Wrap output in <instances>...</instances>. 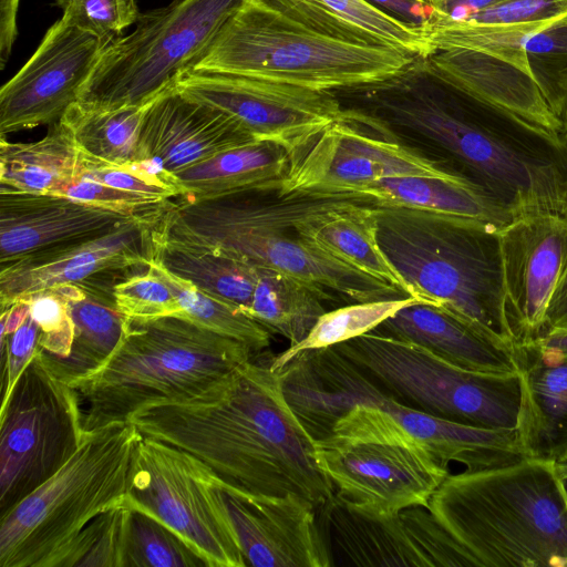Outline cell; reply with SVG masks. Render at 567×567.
Wrapping results in <instances>:
<instances>
[{
    "instance_id": "cell-32",
    "label": "cell",
    "mask_w": 567,
    "mask_h": 567,
    "mask_svg": "<svg viewBox=\"0 0 567 567\" xmlns=\"http://www.w3.org/2000/svg\"><path fill=\"white\" fill-rule=\"evenodd\" d=\"M375 208L367 204L334 210L303 223L298 233L327 255L408 297L404 284L380 247Z\"/></svg>"
},
{
    "instance_id": "cell-22",
    "label": "cell",
    "mask_w": 567,
    "mask_h": 567,
    "mask_svg": "<svg viewBox=\"0 0 567 567\" xmlns=\"http://www.w3.org/2000/svg\"><path fill=\"white\" fill-rule=\"evenodd\" d=\"M255 141L234 117L174 86L148 104L135 162L175 182L179 172Z\"/></svg>"
},
{
    "instance_id": "cell-2",
    "label": "cell",
    "mask_w": 567,
    "mask_h": 567,
    "mask_svg": "<svg viewBox=\"0 0 567 567\" xmlns=\"http://www.w3.org/2000/svg\"><path fill=\"white\" fill-rule=\"evenodd\" d=\"M128 422L184 450L225 483L261 495L296 494L323 508L334 496L315 439L284 393L278 371L255 358L189 400L146 405Z\"/></svg>"
},
{
    "instance_id": "cell-42",
    "label": "cell",
    "mask_w": 567,
    "mask_h": 567,
    "mask_svg": "<svg viewBox=\"0 0 567 567\" xmlns=\"http://www.w3.org/2000/svg\"><path fill=\"white\" fill-rule=\"evenodd\" d=\"M21 299L28 301L30 315L40 327L38 347L52 358H66L73 344L74 326L63 297L52 287Z\"/></svg>"
},
{
    "instance_id": "cell-10",
    "label": "cell",
    "mask_w": 567,
    "mask_h": 567,
    "mask_svg": "<svg viewBox=\"0 0 567 567\" xmlns=\"http://www.w3.org/2000/svg\"><path fill=\"white\" fill-rule=\"evenodd\" d=\"M319 467L334 496L361 515L386 518L429 501L450 474L420 440L384 410L352 406L315 440Z\"/></svg>"
},
{
    "instance_id": "cell-5",
    "label": "cell",
    "mask_w": 567,
    "mask_h": 567,
    "mask_svg": "<svg viewBox=\"0 0 567 567\" xmlns=\"http://www.w3.org/2000/svg\"><path fill=\"white\" fill-rule=\"evenodd\" d=\"M255 354L244 342L184 317H125L106 362L68 384L79 396L83 430L91 431L128 421L150 404L198 396Z\"/></svg>"
},
{
    "instance_id": "cell-47",
    "label": "cell",
    "mask_w": 567,
    "mask_h": 567,
    "mask_svg": "<svg viewBox=\"0 0 567 567\" xmlns=\"http://www.w3.org/2000/svg\"><path fill=\"white\" fill-rule=\"evenodd\" d=\"M39 334L40 327L29 313L23 323L14 332L8 334L1 343V353L7 360L3 368L1 405L7 402L23 369L33 358L38 349Z\"/></svg>"
},
{
    "instance_id": "cell-29",
    "label": "cell",
    "mask_w": 567,
    "mask_h": 567,
    "mask_svg": "<svg viewBox=\"0 0 567 567\" xmlns=\"http://www.w3.org/2000/svg\"><path fill=\"white\" fill-rule=\"evenodd\" d=\"M94 167L61 121L37 142L11 143L0 137V188L56 195Z\"/></svg>"
},
{
    "instance_id": "cell-55",
    "label": "cell",
    "mask_w": 567,
    "mask_h": 567,
    "mask_svg": "<svg viewBox=\"0 0 567 567\" xmlns=\"http://www.w3.org/2000/svg\"><path fill=\"white\" fill-rule=\"evenodd\" d=\"M563 1H566V2H567V0H563Z\"/></svg>"
},
{
    "instance_id": "cell-18",
    "label": "cell",
    "mask_w": 567,
    "mask_h": 567,
    "mask_svg": "<svg viewBox=\"0 0 567 567\" xmlns=\"http://www.w3.org/2000/svg\"><path fill=\"white\" fill-rule=\"evenodd\" d=\"M166 209L136 218L102 236L42 250L0 267L1 310L25 296L59 285L105 272L148 269L164 236Z\"/></svg>"
},
{
    "instance_id": "cell-6",
    "label": "cell",
    "mask_w": 567,
    "mask_h": 567,
    "mask_svg": "<svg viewBox=\"0 0 567 567\" xmlns=\"http://www.w3.org/2000/svg\"><path fill=\"white\" fill-rule=\"evenodd\" d=\"M380 247L408 297L447 309L516 344L505 312L498 227L405 208H375Z\"/></svg>"
},
{
    "instance_id": "cell-4",
    "label": "cell",
    "mask_w": 567,
    "mask_h": 567,
    "mask_svg": "<svg viewBox=\"0 0 567 567\" xmlns=\"http://www.w3.org/2000/svg\"><path fill=\"white\" fill-rule=\"evenodd\" d=\"M427 509L477 567H567V489L554 461L449 474Z\"/></svg>"
},
{
    "instance_id": "cell-13",
    "label": "cell",
    "mask_w": 567,
    "mask_h": 567,
    "mask_svg": "<svg viewBox=\"0 0 567 567\" xmlns=\"http://www.w3.org/2000/svg\"><path fill=\"white\" fill-rule=\"evenodd\" d=\"M84 432L75 390L38 347L0 409V517L69 461Z\"/></svg>"
},
{
    "instance_id": "cell-8",
    "label": "cell",
    "mask_w": 567,
    "mask_h": 567,
    "mask_svg": "<svg viewBox=\"0 0 567 567\" xmlns=\"http://www.w3.org/2000/svg\"><path fill=\"white\" fill-rule=\"evenodd\" d=\"M278 372L288 403L315 440L329 436L352 406L365 404L388 412L445 465L454 461L478 471L526 457L516 429L476 427L411 408L334 347L302 351Z\"/></svg>"
},
{
    "instance_id": "cell-53",
    "label": "cell",
    "mask_w": 567,
    "mask_h": 567,
    "mask_svg": "<svg viewBox=\"0 0 567 567\" xmlns=\"http://www.w3.org/2000/svg\"><path fill=\"white\" fill-rule=\"evenodd\" d=\"M556 470L567 489V450L555 461Z\"/></svg>"
},
{
    "instance_id": "cell-34",
    "label": "cell",
    "mask_w": 567,
    "mask_h": 567,
    "mask_svg": "<svg viewBox=\"0 0 567 567\" xmlns=\"http://www.w3.org/2000/svg\"><path fill=\"white\" fill-rule=\"evenodd\" d=\"M156 259L172 274L192 282L244 313L258 281V266L223 254L203 250L163 236Z\"/></svg>"
},
{
    "instance_id": "cell-17",
    "label": "cell",
    "mask_w": 567,
    "mask_h": 567,
    "mask_svg": "<svg viewBox=\"0 0 567 567\" xmlns=\"http://www.w3.org/2000/svg\"><path fill=\"white\" fill-rule=\"evenodd\" d=\"M116 39V38H115ZM59 19L0 91V135L58 122L113 41Z\"/></svg>"
},
{
    "instance_id": "cell-35",
    "label": "cell",
    "mask_w": 567,
    "mask_h": 567,
    "mask_svg": "<svg viewBox=\"0 0 567 567\" xmlns=\"http://www.w3.org/2000/svg\"><path fill=\"white\" fill-rule=\"evenodd\" d=\"M148 104L101 110L76 101L59 121L70 130L78 147L95 168L118 166L135 162L140 130Z\"/></svg>"
},
{
    "instance_id": "cell-45",
    "label": "cell",
    "mask_w": 567,
    "mask_h": 567,
    "mask_svg": "<svg viewBox=\"0 0 567 567\" xmlns=\"http://www.w3.org/2000/svg\"><path fill=\"white\" fill-rule=\"evenodd\" d=\"M84 176L118 189L161 200L182 196V190L174 181L138 162L99 167L86 172Z\"/></svg>"
},
{
    "instance_id": "cell-50",
    "label": "cell",
    "mask_w": 567,
    "mask_h": 567,
    "mask_svg": "<svg viewBox=\"0 0 567 567\" xmlns=\"http://www.w3.org/2000/svg\"><path fill=\"white\" fill-rule=\"evenodd\" d=\"M20 0H0V69L9 60L18 35L17 16Z\"/></svg>"
},
{
    "instance_id": "cell-27",
    "label": "cell",
    "mask_w": 567,
    "mask_h": 567,
    "mask_svg": "<svg viewBox=\"0 0 567 567\" xmlns=\"http://www.w3.org/2000/svg\"><path fill=\"white\" fill-rule=\"evenodd\" d=\"M133 272H105L53 287L65 300L74 326L73 344L66 358H52L40 348L47 364L59 379L68 383L90 374L112 355L125 323V316L116 307L114 286Z\"/></svg>"
},
{
    "instance_id": "cell-30",
    "label": "cell",
    "mask_w": 567,
    "mask_h": 567,
    "mask_svg": "<svg viewBox=\"0 0 567 567\" xmlns=\"http://www.w3.org/2000/svg\"><path fill=\"white\" fill-rule=\"evenodd\" d=\"M289 151L271 141H255L188 167L174 176L181 197L203 198L244 190H278Z\"/></svg>"
},
{
    "instance_id": "cell-38",
    "label": "cell",
    "mask_w": 567,
    "mask_h": 567,
    "mask_svg": "<svg viewBox=\"0 0 567 567\" xmlns=\"http://www.w3.org/2000/svg\"><path fill=\"white\" fill-rule=\"evenodd\" d=\"M128 508L125 567H208L166 524L142 509Z\"/></svg>"
},
{
    "instance_id": "cell-48",
    "label": "cell",
    "mask_w": 567,
    "mask_h": 567,
    "mask_svg": "<svg viewBox=\"0 0 567 567\" xmlns=\"http://www.w3.org/2000/svg\"><path fill=\"white\" fill-rule=\"evenodd\" d=\"M411 25L424 29L432 22L435 11L425 0H365Z\"/></svg>"
},
{
    "instance_id": "cell-24",
    "label": "cell",
    "mask_w": 567,
    "mask_h": 567,
    "mask_svg": "<svg viewBox=\"0 0 567 567\" xmlns=\"http://www.w3.org/2000/svg\"><path fill=\"white\" fill-rule=\"evenodd\" d=\"M373 331L422 346L467 370L518 373L515 343L437 306L414 301Z\"/></svg>"
},
{
    "instance_id": "cell-51",
    "label": "cell",
    "mask_w": 567,
    "mask_h": 567,
    "mask_svg": "<svg viewBox=\"0 0 567 567\" xmlns=\"http://www.w3.org/2000/svg\"><path fill=\"white\" fill-rule=\"evenodd\" d=\"M436 16L463 21L499 0H425Z\"/></svg>"
},
{
    "instance_id": "cell-23",
    "label": "cell",
    "mask_w": 567,
    "mask_h": 567,
    "mask_svg": "<svg viewBox=\"0 0 567 567\" xmlns=\"http://www.w3.org/2000/svg\"><path fill=\"white\" fill-rule=\"evenodd\" d=\"M140 217L145 216L59 195L0 188V267L42 250L102 236Z\"/></svg>"
},
{
    "instance_id": "cell-7",
    "label": "cell",
    "mask_w": 567,
    "mask_h": 567,
    "mask_svg": "<svg viewBox=\"0 0 567 567\" xmlns=\"http://www.w3.org/2000/svg\"><path fill=\"white\" fill-rule=\"evenodd\" d=\"M415 58L323 35L262 0H245L190 70L336 92L392 78Z\"/></svg>"
},
{
    "instance_id": "cell-9",
    "label": "cell",
    "mask_w": 567,
    "mask_h": 567,
    "mask_svg": "<svg viewBox=\"0 0 567 567\" xmlns=\"http://www.w3.org/2000/svg\"><path fill=\"white\" fill-rule=\"evenodd\" d=\"M142 437L128 421L85 431L69 461L0 517V567H53L90 520L123 503Z\"/></svg>"
},
{
    "instance_id": "cell-33",
    "label": "cell",
    "mask_w": 567,
    "mask_h": 567,
    "mask_svg": "<svg viewBox=\"0 0 567 567\" xmlns=\"http://www.w3.org/2000/svg\"><path fill=\"white\" fill-rule=\"evenodd\" d=\"M258 281L246 315L270 333L302 341L327 311V290L289 274L258 266Z\"/></svg>"
},
{
    "instance_id": "cell-21",
    "label": "cell",
    "mask_w": 567,
    "mask_h": 567,
    "mask_svg": "<svg viewBox=\"0 0 567 567\" xmlns=\"http://www.w3.org/2000/svg\"><path fill=\"white\" fill-rule=\"evenodd\" d=\"M322 509L334 539L355 565L477 567L425 506L374 518L349 509L333 496Z\"/></svg>"
},
{
    "instance_id": "cell-14",
    "label": "cell",
    "mask_w": 567,
    "mask_h": 567,
    "mask_svg": "<svg viewBox=\"0 0 567 567\" xmlns=\"http://www.w3.org/2000/svg\"><path fill=\"white\" fill-rule=\"evenodd\" d=\"M216 483L213 470L190 453L143 435L123 504L166 524L208 567H246Z\"/></svg>"
},
{
    "instance_id": "cell-12",
    "label": "cell",
    "mask_w": 567,
    "mask_h": 567,
    "mask_svg": "<svg viewBox=\"0 0 567 567\" xmlns=\"http://www.w3.org/2000/svg\"><path fill=\"white\" fill-rule=\"evenodd\" d=\"M332 347L411 408L476 427L517 426L519 372L467 370L422 346L374 331Z\"/></svg>"
},
{
    "instance_id": "cell-41",
    "label": "cell",
    "mask_w": 567,
    "mask_h": 567,
    "mask_svg": "<svg viewBox=\"0 0 567 567\" xmlns=\"http://www.w3.org/2000/svg\"><path fill=\"white\" fill-rule=\"evenodd\" d=\"M116 307L131 318L182 316L171 288L150 269L126 276L114 286Z\"/></svg>"
},
{
    "instance_id": "cell-37",
    "label": "cell",
    "mask_w": 567,
    "mask_h": 567,
    "mask_svg": "<svg viewBox=\"0 0 567 567\" xmlns=\"http://www.w3.org/2000/svg\"><path fill=\"white\" fill-rule=\"evenodd\" d=\"M414 301L417 300L401 297L354 302L326 311L302 341L290 346L270 360V368L278 371L302 351L332 347L371 332L401 308Z\"/></svg>"
},
{
    "instance_id": "cell-19",
    "label": "cell",
    "mask_w": 567,
    "mask_h": 567,
    "mask_svg": "<svg viewBox=\"0 0 567 567\" xmlns=\"http://www.w3.org/2000/svg\"><path fill=\"white\" fill-rule=\"evenodd\" d=\"M226 515L246 566L330 567L327 539L317 520L318 509L296 494H254L217 476Z\"/></svg>"
},
{
    "instance_id": "cell-39",
    "label": "cell",
    "mask_w": 567,
    "mask_h": 567,
    "mask_svg": "<svg viewBox=\"0 0 567 567\" xmlns=\"http://www.w3.org/2000/svg\"><path fill=\"white\" fill-rule=\"evenodd\" d=\"M130 508L123 503L90 520L53 567H125Z\"/></svg>"
},
{
    "instance_id": "cell-15",
    "label": "cell",
    "mask_w": 567,
    "mask_h": 567,
    "mask_svg": "<svg viewBox=\"0 0 567 567\" xmlns=\"http://www.w3.org/2000/svg\"><path fill=\"white\" fill-rule=\"evenodd\" d=\"M394 176L464 181L441 159L400 143L390 126L369 112L346 107L341 118L289 151L278 192L357 194L372 182Z\"/></svg>"
},
{
    "instance_id": "cell-36",
    "label": "cell",
    "mask_w": 567,
    "mask_h": 567,
    "mask_svg": "<svg viewBox=\"0 0 567 567\" xmlns=\"http://www.w3.org/2000/svg\"><path fill=\"white\" fill-rule=\"evenodd\" d=\"M150 270L171 288L183 309L181 317L244 342L256 354L269 347L271 333L238 308L172 274L157 259L151 262Z\"/></svg>"
},
{
    "instance_id": "cell-20",
    "label": "cell",
    "mask_w": 567,
    "mask_h": 567,
    "mask_svg": "<svg viewBox=\"0 0 567 567\" xmlns=\"http://www.w3.org/2000/svg\"><path fill=\"white\" fill-rule=\"evenodd\" d=\"M505 312L520 343L536 339L567 265V214L533 210L499 229Z\"/></svg>"
},
{
    "instance_id": "cell-26",
    "label": "cell",
    "mask_w": 567,
    "mask_h": 567,
    "mask_svg": "<svg viewBox=\"0 0 567 567\" xmlns=\"http://www.w3.org/2000/svg\"><path fill=\"white\" fill-rule=\"evenodd\" d=\"M443 82L542 127L565 133L534 80L513 64L474 50H436L425 58Z\"/></svg>"
},
{
    "instance_id": "cell-25",
    "label": "cell",
    "mask_w": 567,
    "mask_h": 567,
    "mask_svg": "<svg viewBox=\"0 0 567 567\" xmlns=\"http://www.w3.org/2000/svg\"><path fill=\"white\" fill-rule=\"evenodd\" d=\"M516 357L519 444L526 457L555 462L567 450V352L529 340L516 344Z\"/></svg>"
},
{
    "instance_id": "cell-52",
    "label": "cell",
    "mask_w": 567,
    "mask_h": 567,
    "mask_svg": "<svg viewBox=\"0 0 567 567\" xmlns=\"http://www.w3.org/2000/svg\"><path fill=\"white\" fill-rule=\"evenodd\" d=\"M544 348L567 352V329L551 330L534 339Z\"/></svg>"
},
{
    "instance_id": "cell-28",
    "label": "cell",
    "mask_w": 567,
    "mask_h": 567,
    "mask_svg": "<svg viewBox=\"0 0 567 567\" xmlns=\"http://www.w3.org/2000/svg\"><path fill=\"white\" fill-rule=\"evenodd\" d=\"M301 25L353 44L394 48L426 58L425 32L365 0H262Z\"/></svg>"
},
{
    "instance_id": "cell-40",
    "label": "cell",
    "mask_w": 567,
    "mask_h": 567,
    "mask_svg": "<svg viewBox=\"0 0 567 567\" xmlns=\"http://www.w3.org/2000/svg\"><path fill=\"white\" fill-rule=\"evenodd\" d=\"M525 56L534 82L563 122L567 113V13L527 39Z\"/></svg>"
},
{
    "instance_id": "cell-31",
    "label": "cell",
    "mask_w": 567,
    "mask_h": 567,
    "mask_svg": "<svg viewBox=\"0 0 567 567\" xmlns=\"http://www.w3.org/2000/svg\"><path fill=\"white\" fill-rule=\"evenodd\" d=\"M357 194L378 207L405 208L439 216L467 218L504 227L514 217L481 190L461 179L394 176L372 182Z\"/></svg>"
},
{
    "instance_id": "cell-46",
    "label": "cell",
    "mask_w": 567,
    "mask_h": 567,
    "mask_svg": "<svg viewBox=\"0 0 567 567\" xmlns=\"http://www.w3.org/2000/svg\"><path fill=\"white\" fill-rule=\"evenodd\" d=\"M566 13L567 2L563 0H499L463 21L515 24L547 20Z\"/></svg>"
},
{
    "instance_id": "cell-54",
    "label": "cell",
    "mask_w": 567,
    "mask_h": 567,
    "mask_svg": "<svg viewBox=\"0 0 567 567\" xmlns=\"http://www.w3.org/2000/svg\"><path fill=\"white\" fill-rule=\"evenodd\" d=\"M563 125H564V132H565V134L567 136V113L563 117Z\"/></svg>"
},
{
    "instance_id": "cell-49",
    "label": "cell",
    "mask_w": 567,
    "mask_h": 567,
    "mask_svg": "<svg viewBox=\"0 0 567 567\" xmlns=\"http://www.w3.org/2000/svg\"><path fill=\"white\" fill-rule=\"evenodd\" d=\"M559 329H567V265L548 301L540 334Z\"/></svg>"
},
{
    "instance_id": "cell-44",
    "label": "cell",
    "mask_w": 567,
    "mask_h": 567,
    "mask_svg": "<svg viewBox=\"0 0 567 567\" xmlns=\"http://www.w3.org/2000/svg\"><path fill=\"white\" fill-rule=\"evenodd\" d=\"M56 195L132 216L162 213L172 202L118 189L84 175L69 183Z\"/></svg>"
},
{
    "instance_id": "cell-43",
    "label": "cell",
    "mask_w": 567,
    "mask_h": 567,
    "mask_svg": "<svg viewBox=\"0 0 567 567\" xmlns=\"http://www.w3.org/2000/svg\"><path fill=\"white\" fill-rule=\"evenodd\" d=\"M63 18L102 38L117 34L138 19L136 0H60Z\"/></svg>"
},
{
    "instance_id": "cell-16",
    "label": "cell",
    "mask_w": 567,
    "mask_h": 567,
    "mask_svg": "<svg viewBox=\"0 0 567 567\" xmlns=\"http://www.w3.org/2000/svg\"><path fill=\"white\" fill-rule=\"evenodd\" d=\"M175 87L230 115L256 140L279 143L288 151L346 113L332 91L245 75L189 70Z\"/></svg>"
},
{
    "instance_id": "cell-11",
    "label": "cell",
    "mask_w": 567,
    "mask_h": 567,
    "mask_svg": "<svg viewBox=\"0 0 567 567\" xmlns=\"http://www.w3.org/2000/svg\"><path fill=\"white\" fill-rule=\"evenodd\" d=\"M245 0H173L138 16L135 30L103 51L80 90L84 106H143L175 86Z\"/></svg>"
},
{
    "instance_id": "cell-1",
    "label": "cell",
    "mask_w": 567,
    "mask_h": 567,
    "mask_svg": "<svg viewBox=\"0 0 567 567\" xmlns=\"http://www.w3.org/2000/svg\"><path fill=\"white\" fill-rule=\"evenodd\" d=\"M370 114L435 147L445 167L513 217L567 214V136L440 80L425 58L352 89Z\"/></svg>"
},
{
    "instance_id": "cell-3",
    "label": "cell",
    "mask_w": 567,
    "mask_h": 567,
    "mask_svg": "<svg viewBox=\"0 0 567 567\" xmlns=\"http://www.w3.org/2000/svg\"><path fill=\"white\" fill-rule=\"evenodd\" d=\"M176 199L163 217L169 240L289 274L352 302L406 297L327 255L298 233L303 223L331 212L374 205L364 195L244 190Z\"/></svg>"
}]
</instances>
